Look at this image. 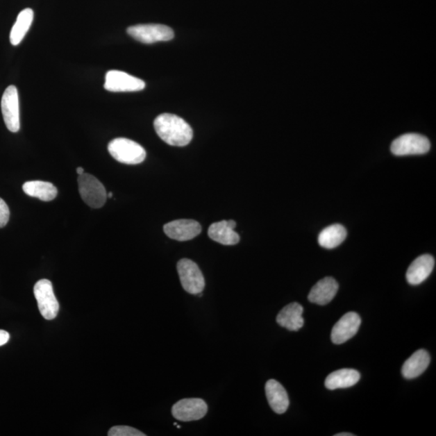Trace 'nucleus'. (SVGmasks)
<instances>
[{"label":"nucleus","mask_w":436,"mask_h":436,"mask_svg":"<svg viewBox=\"0 0 436 436\" xmlns=\"http://www.w3.org/2000/svg\"><path fill=\"white\" fill-rule=\"evenodd\" d=\"M153 126L158 137L170 146H185L190 144L193 137L191 126L174 114H161L153 121Z\"/></svg>","instance_id":"f257e3e1"},{"label":"nucleus","mask_w":436,"mask_h":436,"mask_svg":"<svg viewBox=\"0 0 436 436\" xmlns=\"http://www.w3.org/2000/svg\"><path fill=\"white\" fill-rule=\"evenodd\" d=\"M109 153L118 162L128 165H137L145 160V149L128 138H115L108 146Z\"/></svg>","instance_id":"f03ea898"},{"label":"nucleus","mask_w":436,"mask_h":436,"mask_svg":"<svg viewBox=\"0 0 436 436\" xmlns=\"http://www.w3.org/2000/svg\"><path fill=\"white\" fill-rule=\"evenodd\" d=\"M79 194L86 204L99 209L106 204L107 192L102 183L92 175L83 173L78 178Z\"/></svg>","instance_id":"7ed1b4c3"},{"label":"nucleus","mask_w":436,"mask_h":436,"mask_svg":"<svg viewBox=\"0 0 436 436\" xmlns=\"http://www.w3.org/2000/svg\"><path fill=\"white\" fill-rule=\"evenodd\" d=\"M177 271L183 290L188 294H201L206 286L204 276L199 267L191 260L182 259L177 264Z\"/></svg>","instance_id":"20e7f679"},{"label":"nucleus","mask_w":436,"mask_h":436,"mask_svg":"<svg viewBox=\"0 0 436 436\" xmlns=\"http://www.w3.org/2000/svg\"><path fill=\"white\" fill-rule=\"evenodd\" d=\"M427 137L418 133H405L392 142L390 150L396 156L424 155L430 151Z\"/></svg>","instance_id":"39448f33"},{"label":"nucleus","mask_w":436,"mask_h":436,"mask_svg":"<svg viewBox=\"0 0 436 436\" xmlns=\"http://www.w3.org/2000/svg\"><path fill=\"white\" fill-rule=\"evenodd\" d=\"M33 292L43 318L47 320L56 319L59 311V303L54 295L51 281L47 279L37 281Z\"/></svg>","instance_id":"423d86ee"},{"label":"nucleus","mask_w":436,"mask_h":436,"mask_svg":"<svg viewBox=\"0 0 436 436\" xmlns=\"http://www.w3.org/2000/svg\"><path fill=\"white\" fill-rule=\"evenodd\" d=\"M127 33L137 41L144 44L167 42L174 38V32L162 24H138L128 28Z\"/></svg>","instance_id":"0eeeda50"},{"label":"nucleus","mask_w":436,"mask_h":436,"mask_svg":"<svg viewBox=\"0 0 436 436\" xmlns=\"http://www.w3.org/2000/svg\"><path fill=\"white\" fill-rule=\"evenodd\" d=\"M208 412V405L201 399H182L172 406L173 417L182 422L200 420L205 417Z\"/></svg>","instance_id":"6e6552de"},{"label":"nucleus","mask_w":436,"mask_h":436,"mask_svg":"<svg viewBox=\"0 0 436 436\" xmlns=\"http://www.w3.org/2000/svg\"><path fill=\"white\" fill-rule=\"evenodd\" d=\"M1 109L8 130L17 133L21 127V123H19V96L16 87L9 86L5 90L1 101Z\"/></svg>","instance_id":"1a4fd4ad"},{"label":"nucleus","mask_w":436,"mask_h":436,"mask_svg":"<svg viewBox=\"0 0 436 436\" xmlns=\"http://www.w3.org/2000/svg\"><path fill=\"white\" fill-rule=\"evenodd\" d=\"M146 87L142 79L120 71H110L106 74L105 88L108 92H140Z\"/></svg>","instance_id":"9d476101"},{"label":"nucleus","mask_w":436,"mask_h":436,"mask_svg":"<svg viewBox=\"0 0 436 436\" xmlns=\"http://www.w3.org/2000/svg\"><path fill=\"white\" fill-rule=\"evenodd\" d=\"M361 319L355 312H349L337 321L331 331V340L335 344L346 343L358 333Z\"/></svg>","instance_id":"9b49d317"},{"label":"nucleus","mask_w":436,"mask_h":436,"mask_svg":"<svg viewBox=\"0 0 436 436\" xmlns=\"http://www.w3.org/2000/svg\"><path fill=\"white\" fill-rule=\"evenodd\" d=\"M163 230L170 239L183 242L193 240L199 235L201 226L195 220L180 219L167 223Z\"/></svg>","instance_id":"f8f14e48"},{"label":"nucleus","mask_w":436,"mask_h":436,"mask_svg":"<svg viewBox=\"0 0 436 436\" xmlns=\"http://www.w3.org/2000/svg\"><path fill=\"white\" fill-rule=\"evenodd\" d=\"M237 223L234 220L221 221L212 224L209 228L208 235L212 240L225 246L239 244L240 237L235 231Z\"/></svg>","instance_id":"ddd939ff"},{"label":"nucleus","mask_w":436,"mask_h":436,"mask_svg":"<svg viewBox=\"0 0 436 436\" xmlns=\"http://www.w3.org/2000/svg\"><path fill=\"white\" fill-rule=\"evenodd\" d=\"M435 259L433 255H423L412 262L406 271V280L410 285H418L427 280L434 269Z\"/></svg>","instance_id":"4468645a"},{"label":"nucleus","mask_w":436,"mask_h":436,"mask_svg":"<svg viewBox=\"0 0 436 436\" xmlns=\"http://www.w3.org/2000/svg\"><path fill=\"white\" fill-rule=\"evenodd\" d=\"M265 392L271 408L276 414H284L288 410L290 399L285 389L278 381L269 380L265 385Z\"/></svg>","instance_id":"2eb2a0df"},{"label":"nucleus","mask_w":436,"mask_h":436,"mask_svg":"<svg viewBox=\"0 0 436 436\" xmlns=\"http://www.w3.org/2000/svg\"><path fill=\"white\" fill-rule=\"evenodd\" d=\"M338 290L337 281L332 277H325L312 288L308 299L312 303L324 305L334 299Z\"/></svg>","instance_id":"dca6fc26"},{"label":"nucleus","mask_w":436,"mask_h":436,"mask_svg":"<svg viewBox=\"0 0 436 436\" xmlns=\"http://www.w3.org/2000/svg\"><path fill=\"white\" fill-rule=\"evenodd\" d=\"M303 311V307L297 302L289 304L277 315V324L289 330H299L304 326Z\"/></svg>","instance_id":"f3484780"},{"label":"nucleus","mask_w":436,"mask_h":436,"mask_svg":"<svg viewBox=\"0 0 436 436\" xmlns=\"http://www.w3.org/2000/svg\"><path fill=\"white\" fill-rule=\"evenodd\" d=\"M430 355L427 351L418 350L405 360L401 369V374L405 379H414L423 374L430 364Z\"/></svg>","instance_id":"a211bd4d"},{"label":"nucleus","mask_w":436,"mask_h":436,"mask_svg":"<svg viewBox=\"0 0 436 436\" xmlns=\"http://www.w3.org/2000/svg\"><path fill=\"white\" fill-rule=\"evenodd\" d=\"M360 379V374L358 371L343 369L329 374L326 379L325 386L330 390L346 389L358 384Z\"/></svg>","instance_id":"6ab92c4d"},{"label":"nucleus","mask_w":436,"mask_h":436,"mask_svg":"<svg viewBox=\"0 0 436 436\" xmlns=\"http://www.w3.org/2000/svg\"><path fill=\"white\" fill-rule=\"evenodd\" d=\"M23 190L28 196L42 201H51L58 195L57 187L52 183L46 181H28L24 183Z\"/></svg>","instance_id":"aec40b11"},{"label":"nucleus","mask_w":436,"mask_h":436,"mask_svg":"<svg viewBox=\"0 0 436 436\" xmlns=\"http://www.w3.org/2000/svg\"><path fill=\"white\" fill-rule=\"evenodd\" d=\"M34 13L31 8L23 10L18 15L17 22L15 23L11 33H10V42L12 46H18L26 37L33 22Z\"/></svg>","instance_id":"412c9836"},{"label":"nucleus","mask_w":436,"mask_h":436,"mask_svg":"<svg viewBox=\"0 0 436 436\" xmlns=\"http://www.w3.org/2000/svg\"><path fill=\"white\" fill-rule=\"evenodd\" d=\"M348 233L344 226L334 224L325 228L319 234V244L326 249H334L343 242Z\"/></svg>","instance_id":"4be33fe9"},{"label":"nucleus","mask_w":436,"mask_h":436,"mask_svg":"<svg viewBox=\"0 0 436 436\" xmlns=\"http://www.w3.org/2000/svg\"><path fill=\"white\" fill-rule=\"evenodd\" d=\"M108 436H145L140 430L128 426H116L109 430Z\"/></svg>","instance_id":"5701e85b"},{"label":"nucleus","mask_w":436,"mask_h":436,"mask_svg":"<svg viewBox=\"0 0 436 436\" xmlns=\"http://www.w3.org/2000/svg\"><path fill=\"white\" fill-rule=\"evenodd\" d=\"M10 217V211L6 202L0 198V228L8 224Z\"/></svg>","instance_id":"b1692460"},{"label":"nucleus","mask_w":436,"mask_h":436,"mask_svg":"<svg viewBox=\"0 0 436 436\" xmlns=\"http://www.w3.org/2000/svg\"><path fill=\"white\" fill-rule=\"evenodd\" d=\"M10 339V335L8 332L3 330H0V346H3L8 343Z\"/></svg>","instance_id":"393cba45"},{"label":"nucleus","mask_w":436,"mask_h":436,"mask_svg":"<svg viewBox=\"0 0 436 436\" xmlns=\"http://www.w3.org/2000/svg\"><path fill=\"white\" fill-rule=\"evenodd\" d=\"M76 171H77L78 176H81L84 173L83 168L81 167H78L77 169H76Z\"/></svg>","instance_id":"a878e982"},{"label":"nucleus","mask_w":436,"mask_h":436,"mask_svg":"<svg viewBox=\"0 0 436 436\" xmlns=\"http://www.w3.org/2000/svg\"><path fill=\"white\" fill-rule=\"evenodd\" d=\"M353 435H354L353 434L346 433L335 435V436H353Z\"/></svg>","instance_id":"bb28decb"},{"label":"nucleus","mask_w":436,"mask_h":436,"mask_svg":"<svg viewBox=\"0 0 436 436\" xmlns=\"http://www.w3.org/2000/svg\"><path fill=\"white\" fill-rule=\"evenodd\" d=\"M107 196L109 197V198L112 197V192H108V194H107Z\"/></svg>","instance_id":"cd10ccee"},{"label":"nucleus","mask_w":436,"mask_h":436,"mask_svg":"<svg viewBox=\"0 0 436 436\" xmlns=\"http://www.w3.org/2000/svg\"><path fill=\"white\" fill-rule=\"evenodd\" d=\"M177 428L181 429V426L180 425H177Z\"/></svg>","instance_id":"c85d7f7f"}]
</instances>
